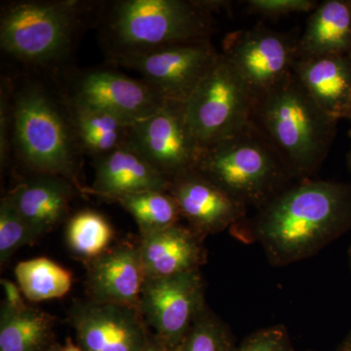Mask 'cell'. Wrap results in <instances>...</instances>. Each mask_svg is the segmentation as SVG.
Wrapping results in <instances>:
<instances>
[{
  "instance_id": "cell-1",
  "label": "cell",
  "mask_w": 351,
  "mask_h": 351,
  "mask_svg": "<svg viewBox=\"0 0 351 351\" xmlns=\"http://www.w3.org/2000/svg\"><path fill=\"white\" fill-rule=\"evenodd\" d=\"M351 230V182H293L252 217L230 228L244 243H258L272 267L317 255Z\"/></svg>"
},
{
  "instance_id": "cell-2",
  "label": "cell",
  "mask_w": 351,
  "mask_h": 351,
  "mask_svg": "<svg viewBox=\"0 0 351 351\" xmlns=\"http://www.w3.org/2000/svg\"><path fill=\"white\" fill-rule=\"evenodd\" d=\"M226 1L202 0H119L99 16V34L110 61L172 44L209 38L214 11Z\"/></svg>"
},
{
  "instance_id": "cell-3",
  "label": "cell",
  "mask_w": 351,
  "mask_h": 351,
  "mask_svg": "<svg viewBox=\"0 0 351 351\" xmlns=\"http://www.w3.org/2000/svg\"><path fill=\"white\" fill-rule=\"evenodd\" d=\"M11 110L14 147L25 169L62 176L87 193L80 181L83 152L66 96L43 83L25 82L11 91Z\"/></svg>"
},
{
  "instance_id": "cell-4",
  "label": "cell",
  "mask_w": 351,
  "mask_h": 351,
  "mask_svg": "<svg viewBox=\"0 0 351 351\" xmlns=\"http://www.w3.org/2000/svg\"><path fill=\"white\" fill-rule=\"evenodd\" d=\"M253 121L299 182L311 179L327 158L339 120L328 115L290 71L256 100Z\"/></svg>"
},
{
  "instance_id": "cell-5",
  "label": "cell",
  "mask_w": 351,
  "mask_h": 351,
  "mask_svg": "<svg viewBox=\"0 0 351 351\" xmlns=\"http://www.w3.org/2000/svg\"><path fill=\"white\" fill-rule=\"evenodd\" d=\"M193 170L245 207L257 210L295 182L253 120L230 137L201 145Z\"/></svg>"
},
{
  "instance_id": "cell-6",
  "label": "cell",
  "mask_w": 351,
  "mask_h": 351,
  "mask_svg": "<svg viewBox=\"0 0 351 351\" xmlns=\"http://www.w3.org/2000/svg\"><path fill=\"white\" fill-rule=\"evenodd\" d=\"M80 1H13L2 8L0 43L24 63L51 66L64 59L82 24Z\"/></svg>"
},
{
  "instance_id": "cell-7",
  "label": "cell",
  "mask_w": 351,
  "mask_h": 351,
  "mask_svg": "<svg viewBox=\"0 0 351 351\" xmlns=\"http://www.w3.org/2000/svg\"><path fill=\"white\" fill-rule=\"evenodd\" d=\"M255 104L250 90L219 53L184 106L189 128L201 147L230 137L248 125Z\"/></svg>"
},
{
  "instance_id": "cell-8",
  "label": "cell",
  "mask_w": 351,
  "mask_h": 351,
  "mask_svg": "<svg viewBox=\"0 0 351 351\" xmlns=\"http://www.w3.org/2000/svg\"><path fill=\"white\" fill-rule=\"evenodd\" d=\"M207 306L202 274L193 271L145 278L138 311L152 334L177 351Z\"/></svg>"
},
{
  "instance_id": "cell-9",
  "label": "cell",
  "mask_w": 351,
  "mask_h": 351,
  "mask_svg": "<svg viewBox=\"0 0 351 351\" xmlns=\"http://www.w3.org/2000/svg\"><path fill=\"white\" fill-rule=\"evenodd\" d=\"M298 40L257 25L228 34L221 53L257 100L292 71L298 59Z\"/></svg>"
},
{
  "instance_id": "cell-10",
  "label": "cell",
  "mask_w": 351,
  "mask_h": 351,
  "mask_svg": "<svg viewBox=\"0 0 351 351\" xmlns=\"http://www.w3.org/2000/svg\"><path fill=\"white\" fill-rule=\"evenodd\" d=\"M210 38L172 44L128 58L119 66L142 75L164 101L184 104L219 56Z\"/></svg>"
},
{
  "instance_id": "cell-11",
  "label": "cell",
  "mask_w": 351,
  "mask_h": 351,
  "mask_svg": "<svg viewBox=\"0 0 351 351\" xmlns=\"http://www.w3.org/2000/svg\"><path fill=\"white\" fill-rule=\"evenodd\" d=\"M125 144L171 182L193 170L200 147L189 128L184 104L173 101L156 114L132 124Z\"/></svg>"
},
{
  "instance_id": "cell-12",
  "label": "cell",
  "mask_w": 351,
  "mask_h": 351,
  "mask_svg": "<svg viewBox=\"0 0 351 351\" xmlns=\"http://www.w3.org/2000/svg\"><path fill=\"white\" fill-rule=\"evenodd\" d=\"M68 322L82 351H143L152 332L136 307L75 300Z\"/></svg>"
},
{
  "instance_id": "cell-13",
  "label": "cell",
  "mask_w": 351,
  "mask_h": 351,
  "mask_svg": "<svg viewBox=\"0 0 351 351\" xmlns=\"http://www.w3.org/2000/svg\"><path fill=\"white\" fill-rule=\"evenodd\" d=\"M66 96L76 103L112 112L131 124L156 114L168 103L144 80L110 69L80 75Z\"/></svg>"
},
{
  "instance_id": "cell-14",
  "label": "cell",
  "mask_w": 351,
  "mask_h": 351,
  "mask_svg": "<svg viewBox=\"0 0 351 351\" xmlns=\"http://www.w3.org/2000/svg\"><path fill=\"white\" fill-rule=\"evenodd\" d=\"M84 265L88 300L138 309L145 274L138 242L124 241L110 246Z\"/></svg>"
},
{
  "instance_id": "cell-15",
  "label": "cell",
  "mask_w": 351,
  "mask_h": 351,
  "mask_svg": "<svg viewBox=\"0 0 351 351\" xmlns=\"http://www.w3.org/2000/svg\"><path fill=\"white\" fill-rule=\"evenodd\" d=\"M168 193L177 201L182 218L205 239L230 230L248 213V208L193 170L174 178Z\"/></svg>"
},
{
  "instance_id": "cell-16",
  "label": "cell",
  "mask_w": 351,
  "mask_h": 351,
  "mask_svg": "<svg viewBox=\"0 0 351 351\" xmlns=\"http://www.w3.org/2000/svg\"><path fill=\"white\" fill-rule=\"evenodd\" d=\"M76 193H82L62 176L29 173L5 195L38 240L66 219Z\"/></svg>"
},
{
  "instance_id": "cell-17",
  "label": "cell",
  "mask_w": 351,
  "mask_h": 351,
  "mask_svg": "<svg viewBox=\"0 0 351 351\" xmlns=\"http://www.w3.org/2000/svg\"><path fill=\"white\" fill-rule=\"evenodd\" d=\"M205 237L189 226L140 235L138 249L145 278H157L200 271L207 263Z\"/></svg>"
},
{
  "instance_id": "cell-18",
  "label": "cell",
  "mask_w": 351,
  "mask_h": 351,
  "mask_svg": "<svg viewBox=\"0 0 351 351\" xmlns=\"http://www.w3.org/2000/svg\"><path fill=\"white\" fill-rule=\"evenodd\" d=\"M95 177L87 193L117 201L143 191H168L171 180L144 157L124 144L110 154L94 159Z\"/></svg>"
},
{
  "instance_id": "cell-19",
  "label": "cell",
  "mask_w": 351,
  "mask_h": 351,
  "mask_svg": "<svg viewBox=\"0 0 351 351\" xmlns=\"http://www.w3.org/2000/svg\"><path fill=\"white\" fill-rule=\"evenodd\" d=\"M292 71L328 115L338 120L350 119V54L297 59Z\"/></svg>"
},
{
  "instance_id": "cell-20",
  "label": "cell",
  "mask_w": 351,
  "mask_h": 351,
  "mask_svg": "<svg viewBox=\"0 0 351 351\" xmlns=\"http://www.w3.org/2000/svg\"><path fill=\"white\" fill-rule=\"evenodd\" d=\"M351 53V5L348 0H326L311 12L298 40V59Z\"/></svg>"
},
{
  "instance_id": "cell-21",
  "label": "cell",
  "mask_w": 351,
  "mask_h": 351,
  "mask_svg": "<svg viewBox=\"0 0 351 351\" xmlns=\"http://www.w3.org/2000/svg\"><path fill=\"white\" fill-rule=\"evenodd\" d=\"M68 101L83 154L91 156L94 160L125 144L131 123L107 110L76 103L69 98Z\"/></svg>"
},
{
  "instance_id": "cell-22",
  "label": "cell",
  "mask_w": 351,
  "mask_h": 351,
  "mask_svg": "<svg viewBox=\"0 0 351 351\" xmlns=\"http://www.w3.org/2000/svg\"><path fill=\"white\" fill-rule=\"evenodd\" d=\"M56 318L25 306L15 309L2 302L0 309V351H46L53 346Z\"/></svg>"
},
{
  "instance_id": "cell-23",
  "label": "cell",
  "mask_w": 351,
  "mask_h": 351,
  "mask_svg": "<svg viewBox=\"0 0 351 351\" xmlns=\"http://www.w3.org/2000/svg\"><path fill=\"white\" fill-rule=\"evenodd\" d=\"M15 276L23 295L32 302L63 298L73 285L71 272L45 257L20 262Z\"/></svg>"
},
{
  "instance_id": "cell-24",
  "label": "cell",
  "mask_w": 351,
  "mask_h": 351,
  "mask_svg": "<svg viewBox=\"0 0 351 351\" xmlns=\"http://www.w3.org/2000/svg\"><path fill=\"white\" fill-rule=\"evenodd\" d=\"M135 219L140 235L151 234L180 223L181 211L168 191H143L117 199Z\"/></svg>"
},
{
  "instance_id": "cell-25",
  "label": "cell",
  "mask_w": 351,
  "mask_h": 351,
  "mask_svg": "<svg viewBox=\"0 0 351 351\" xmlns=\"http://www.w3.org/2000/svg\"><path fill=\"white\" fill-rule=\"evenodd\" d=\"M114 232L103 215L92 210L78 212L69 218L66 242L69 250L83 263L99 257L112 246Z\"/></svg>"
},
{
  "instance_id": "cell-26",
  "label": "cell",
  "mask_w": 351,
  "mask_h": 351,
  "mask_svg": "<svg viewBox=\"0 0 351 351\" xmlns=\"http://www.w3.org/2000/svg\"><path fill=\"white\" fill-rule=\"evenodd\" d=\"M237 348L230 326L207 306L177 351H235Z\"/></svg>"
},
{
  "instance_id": "cell-27",
  "label": "cell",
  "mask_w": 351,
  "mask_h": 351,
  "mask_svg": "<svg viewBox=\"0 0 351 351\" xmlns=\"http://www.w3.org/2000/svg\"><path fill=\"white\" fill-rule=\"evenodd\" d=\"M38 239L8 196L0 201V265H7L16 252L34 245Z\"/></svg>"
},
{
  "instance_id": "cell-28",
  "label": "cell",
  "mask_w": 351,
  "mask_h": 351,
  "mask_svg": "<svg viewBox=\"0 0 351 351\" xmlns=\"http://www.w3.org/2000/svg\"><path fill=\"white\" fill-rule=\"evenodd\" d=\"M235 351H295V348L287 328L276 324L252 332Z\"/></svg>"
},
{
  "instance_id": "cell-29",
  "label": "cell",
  "mask_w": 351,
  "mask_h": 351,
  "mask_svg": "<svg viewBox=\"0 0 351 351\" xmlns=\"http://www.w3.org/2000/svg\"><path fill=\"white\" fill-rule=\"evenodd\" d=\"M247 6L252 14L277 18L293 13H311L318 3L314 0H249Z\"/></svg>"
},
{
  "instance_id": "cell-30",
  "label": "cell",
  "mask_w": 351,
  "mask_h": 351,
  "mask_svg": "<svg viewBox=\"0 0 351 351\" xmlns=\"http://www.w3.org/2000/svg\"><path fill=\"white\" fill-rule=\"evenodd\" d=\"M8 88L4 83L1 88V107H0V156L1 164L5 163L9 154V134H12V110H11V94L8 93Z\"/></svg>"
},
{
  "instance_id": "cell-31",
  "label": "cell",
  "mask_w": 351,
  "mask_h": 351,
  "mask_svg": "<svg viewBox=\"0 0 351 351\" xmlns=\"http://www.w3.org/2000/svg\"><path fill=\"white\" fill-rule=\"evenodd\" d=\"M0 282H1L4 294H5V299L3 301L5 304L15 309H23L27 306L24 301V298H23L24 295H23L19 285L6 278H2Z\"/></svg>"
},
{
  "instance_id": "cell-32",
  "label": "cell",
  "mask_w": 351,
  "mask_h": 351,
  "mask_svg": "<svg viewBox=\"0 0 351 351\" xmlns=\"http://www.w3.org/2000/svg\"><path fill=\"white\" fill-rule=\"evenodd\" d=\"M143 351H169L165 346L154 336V334L149 337V341L145 346V350Z\"/></svg>"
},
{
  "instance_id": "cell-33",
  "label": "cell",
  "mask_w": 351,
  "mask_h": 351,
  "mask_svg": "<svg viewBox=\"0 0 351 351\" xmlns=\"http://www.w3.org/2000/svg\"><path fill=\"white\" fill-rule=\"evenodd\" d=\"M338 351H351V330L339 343Z\"/></svg>"
},
{
  "instance_id": "cell-34",
  "label": "cell",
  "mask_w": 351,
  "mask_h": 351,
  "mask_svg": "<svg viewBox=\"0 0 351 351\" xmlns=\"http://www.w3.org/2000/svg\"><path fill=\"white\" fill-rule=\"evenodd\" d=\"M61 351H82L77 345H75L71 338H68L66 345L61 348Z\"/></svg>"
},
{
  "instance_id": "cell-35",
  "label": "cell",
  "mask_w": 351,
  "mask_h": 351,
  "mask_svg": "<svg viewBox=\"0 0 351 351\" xmlns=\"http://www.w3.org/2000/svg\"><path fill=\"white\" fill-rule=\"evenodd\" d=\"M350 138H351V132H350ZM346 163H348V170L351 172V145H350V151L348 152V156H346Z\"/></svg>"
},
{
  "instance_id": "cell-36",
  "label": "cell",
  "mask_w": 351,
  "mask_h": 351,
  "mask_svg": "<svg viewBox=\"0 0 351 351\" xmlns=\"http://www.w3.org/2000/svg\"><path fill=\"white\" fill-rule=\"evenodd\" d=\"M348 267H350V274H351V243L350 245V247H348Z\"/></svg>"
},
{
  "instance_id": "cell-37",
  "label": "cell",
  "mask_w": 351,
  "mask_h": 351,
  "mask_svg": "<svg viewBox=\"0 0 351 351\" xmlns=\"http://www.w3.org/2000/svg\"><path fill=\"white\" fill-rule=\"evenodd\" d=\"M46 351H61V348H57L56 346H53Z\"/></svg>"
},
{
  "instance_id": "cell-38",
  "label": "cell",
  "mask_w": 351,
  "mask_h": 351,
  "mask_svg": "<svg viewBox=\"0 0 351 351\" xmlns=\"http://www.w3.org/2000/svg\"><path fill=\"white\" fill-rule=\"evenodd\" d=\"M350 56H351V53H350ZM348 120H350V121H351V110H350V119H348Z\"/></svg>"
},
{
  "instance_id": "cell-39",
  "label": "cell",
  "mask_w": 351,
  "mask_h": 351,
  "mask_svg": "<svg viewBox=\"0 0 351 351\" xmlns=\"http://www.w3.org/2000/svg\"><path fill=\"white\" fill-rule=\"evenodd\" d=\"M304 351H317V350H304Z\"/></svg>"
},
{
  "instance_id": "cell-40",
  "label": "cell",
  "mask_w": 351,
  "mask_h": 351,
  "mask_svg": "<svg viewBox=\"0 0 351 351\" xmlns=\"http://www.w3.org/2000/svg\"><path fill=\"white\" fill-rule=\"evenodd\" d=\"M348 2H350V4L351 5V0H348Z\"/></svg>"
}]
</instances>
